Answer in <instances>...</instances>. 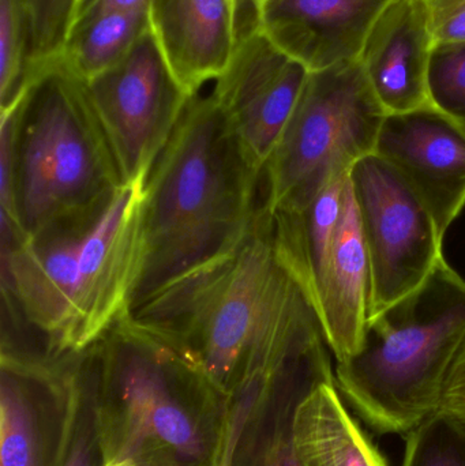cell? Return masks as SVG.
<instances>
[{
    "mask_svg": "<svg viewBox=\"0 0 465 466\" xmlns=\"http://www.w3.org/2000/svg\"><path fill=\"white\" fill-rule=\"evenodd\" d=\"M128 312L198 367L227 399L254 375L328 345L313 301L278 255L267 208L232 251L183 274Z\"/></svg>",
    "mask_w": 465,
    "mask_h": 466,
    "instance_id": "cell-1",
    "label": "cell"
},
{
    "mask_svg": "<svg viewBox=\"0 0 465 466\" xmlns=\"http://www.w3.org/2000/svg\"><path fill=\"white\" fill-rule=\"evenodd\" d=\"M144 186L2 247V347L48 356L82 352L130 311L141 259Z\"/></svg>",
    "mask_w": 465,
    "mask_h": 466,
    "instance_id": "cell-2",
    "label": "cell"
},
{
    "mask_svg": "<svg viewBox=\"0 0 465 466\" xmlns=\"http://www.w3.org/2000/svg\"><path fill=\"white\" fill-rule=\"evenodd\" d=\"M264 209L261 169L248 160L212 93L191 96L145 182L130 311L183 274L232 251Z\"/></svg>",
    "mask_w": 465,
    "mask_h": 466,
    "instance_id": "cell-3",
    "label": "cell"
},
{
    "mask_svg": "<svg viewBox=\"0 0 465 466\" xmlns=\"http://www.w3.org/2000/svg\"><path fill=\"white\" fill-rule=\"evenodd\" d=\"M85 356L103 466H217L227 397L182 353L125 312Z\"/></svg>",
    "mask_w": 465,
    "mask_h": 466,
    "instance_id": "cell-4",
    "label": "cell"
},
{
    "mask_svg": "<svg viewBox=\"0 0 465 466\" xmlns=\"http://www.w3.org/2000/svg\"><path fill=\"white\" fill-rule=\"evenodd\" d=\"M123 183L85 82L59 57L0 114L2 246L95 209Z\"/></svg>",
    "mask_w": 465,
    "mask_h": 466,
    "instance_id": "cell-5",
    "label": "cell"
},
{
    "mask_svg": "<svg viewBox=\"0 0 465 466\" xmlns=\"http://www.w3.org/2000/svg\"><path fill=\"white\" fill-rule=\"evenodd\" d=\"M464 344L465 279L442 257L418 289L369 319L336 386L377 434L407 435L442 410Z\"/></svg>",
    "mask_w": 465,
    "mask_h": 466,
    "instance_id": "cell-6",
    "label": "cell"
},
{
    "mask_svg": "<svg viewBox=\"0 0 465 466\" xmlns=\"http://www.w3.org/2000/svg\"><path fill=\"white\" fill-rule=\"evenodd\" d=\"M385 117L359 60L308 73L262 171L265 208L306 207L333 177L376 153Z\"/></svg>",
    "mask_w": 465,
    "mask_h": 466,
    "instance_id": "cell-7",
    "label": "cell"
},
{
    "mask_svg": "<svg viewBox=\"0 0 465 466\" xmlns=\"http://www.w3.org/2000/svg\"><path fill=\"white\" fill-rule=\"evenodd\" d=\"M349 179L370 258V319L428 279L444 240L411 186L376 153L358 161Z\"/></svg>",
    "mask_w": 465,
    "mask_h": 466,
    "instance_id": "cell-8",
    "label": "cell"
},
{
    "mask_svg": "<svg viewBox=\"0 0 465 466\" xmlns=\"http://www.w3.org/2000/svg\"><path fill=\"white\" fill-rule=\"evenodd\" d=\"M85 86L123 183L145 186L191 97L172 76L150 29L122 62Z\"/></svg>",
    "mask_w": 465,
    "mask_h": 466,
    "instance_id": "cell-9",
    "label": "cell"
},
{
    "mask_svg": "<svg viewBox=\"0 0 465 466\" xmlns=\"http://www.w3.org/2000/svg\"><path fill=\"white\" fill-rule=\"evenodd\" d=\"M328 345L251 377L227 399L217 466H303L295 448L298 408L319 385L336 382Z\"/></svg>",
    "mask_w": 465,
    "mask_h": 466,
    "instance_id": "cell-10",
    "label": "cell"
},
{
    "mask_svg": "<svg viewBox=\"0 0 465 466\" xmlns=\"http://www.w3.org/2000/svg\"><path fill=\"white\" fill-rule=\"evenodd\" d=\"M78 356L2 352L0 466H59L76 404Z\"/></svg>",
    "mask_w": 465,
    "mask_h": 466,
    "instance_id": "cell-11",
    "label": "cell"
},
{
    "mask_svg": "<svg viewBox=\"0 0 465 466\" xmlns=\"http://www.w3.org/2000/svg\"><path fill=\"white\" fill-rule=\"evenodd\" d=\"M308 71L261 30L237 44L213 97L234 128L248 160L264 171L297 106Z\"/></svg>",
    "mask_w": 465,
    "mask_h": 466,
    "instance_id": "cell-12",
    "label": "cell"
},
{
    "mask_svg": "<svg viewBox=\"0 0 465 466\" xmlns=\"http://www.w3.org/2000/svg\"><path fill=\"white\" fill-rule=\"evenodd\" d=\"M376 155L392 164L430 213L440 238L465 208V131L436 106L387 115Z\"/></svg>",
    "mask_w": 465,
    "mask_h": 466,
    "instance_id": "cell-13",
    "label": "cell"
},
{
    "mask_svg": "<svg viewBox=\"0 0 465 466\" xmlns=\"http://www.w3.org/2000/svg\"><path fill=\"white\" fill-rule=\"evenodd\" d=\"M389 0H264L259 30L308 73L358 60Z\"/></svg>",
    "mask_w": 465,
    "mask_h": 466,
    "instance_id": "cell-14",
    "label": "cell"
},
{
    "mask_svg": "<svg viewBox=\"0 0 465 466\" xmlns=\"http://www.w3.org/2000/svg\"><path fill=\"white\" fill-rule=\"evenodd\" d=\"M433 52L422 0H389L358 59L387 115L434 106L429 82Z\"/></svg>",
    "mask_w": 465,
    "mask_h": 466,
    "instance_id": "cell-15",
    "label": "cell"
},
{
    "mask_svg": "<svg viewBox=\"0 0 465 466\" xmlns=\"http://www.w3.org/2000/svg\"><path fill=\"white\" fill-rule=\"evenodd\" d=\"M150 32L188 96L223 74L237 48L228 0H152Z\"/></svg>",
    "mask_w": 465,
    "mask_h": 466,
    "instance_id": "cell-16",
    "label": "cell"
},
{
    "mask_svg": "<svg viewBox=\"0 0 465 466\" xmlns=\"http://www.w3.org/2000/svg\"><path fill=\"white\" fill-rule=\"evenodd\" d=\"M370 292V258L349 179L338 236L316 296L325 339L338 363L362 350Z\"/></svg>",
    "mask_w": 465,
    "mask_h": 466,
    "instance_id": "cell-17",
    "label": "cell"
},
{
    "mask_svg": "<svg viewBox=\"0 0 465 466\" xmlns=\"http://www.w3.org/2000/svg\"><path fill=\"white\" fill-rule=\"evenodd\" d=\"M294 437L303 466H389L347 410L336 382L322 383L306 397Z\"/></svg>",
    "mask_w": 465,
    "mask_h": 466,
    "instance_id": "cell-18",
    "label": "cell"
},
{
    "mask_svg": "<svg viewBox=\"0 0 465 466\" xmlns=\"http://www.w3.org/2000/svg\"><path fill=\"white\" fill-rule=\"evenodd\" d=\"M149 29V10L100 14L70 27L57 57L89 82L122 62Z\"/></svg>",
    "mask_w": 465,
    "mask_h": 466,
    "instance_id": "cell-19",
    "label": "cell"
},
{
    "mask_svg": "<svg viewBox=\"0 0 465 466\" xmlns=\"http://www.w3.org/2000/svg\"><path fill=\"white\" fill-rule=\"evenodd\" d=\"M30 37L26 0H0V114L15 106L29 86Z\"/></svg>",
    "mask_w": 465,
    "mask_h": 466,
    "instance_id": "cell-20",
    "label": "cell"
},
{
    "mask_svg": "<svg viewBox=\"0 0 465 466\" xmlns=\"http://www.w3.org/2000/svg\"><path fill=\"white\" fill-rule=\"evenodd\" d=\"M403 466H465V420L440 410L406 435Z\"/></svg>",
    "mask_w": 465,
    "mask_h": 466,
    "instance_id": "cell-21",
    "label": "cell"
},
{
    "mask_svg": "<svg viewBox=\"0 0 465 466\" xmlns=\"http://www.w3.org/2000/svg\"><path fill=\"white\" fill-rule=\"evenodd\" d=\"M59 466H103L96 431L92 374L85 350L78 356L76 404Z\"/></svg>",
    "mask_w": 465,
    "mask_h": 466,
    "instance_id": "cell-22",
    "label": "cell"
},
{
    "mask_svg": "<svg viewBox=\"0 0 465 466\" xmlns=\"http://www.w3.org/2000/svg\"><path fill=\"white\" fill-rule=\"evenodd\" d=\"M429 82L433 106L465 131V44L434 48Z\"/></svg>",
    "mask_w": 465,
    "mask_h": 466,
    "instance_id": "cell-23",
    "label": "cell"
},
{
    "mask_svg": "<svg viewBox=\"0 0 465 466\" xmlns=\"http://www.w3.org/2000/svg\"><path fill=\"white\" fill-rule=\"evenodd\" d=\"M30 15V73L62 51L73 18L74 0H26Z\"/></svg>",
    "mask_w": 465,
    "mask_h": 466,
    "instance_id": "cell-24",
    "label": "cell"
},
{
    "mask_svg": "<svg viewBox=\"0 0 465 466\" xmlns=\"http://www.w3.org/2000/svg\"><path fill=\"white\" fill-rule=\"evenodd\" d=\"M434 48L465 44V0H422Z\"/></svg>",
    "mask_w": 465,
    "mask_h": 466,
    "instance_id": "cell-25",
    "label": "cell"
},
{
    "mask_svg": "<svg viewBox=\"0 0 465 466\" xmlns=\"http://www.w3.org/2000/svg\"><path fill=\"white\" fill-rule=\"evenodd\" d=\"M150 2L152 0H74L70 27L85 19L112 11L149 10Z\"/></svg>",
    "mask_w": 465,
    "mask_h": 466,
    "instance_id": "cell-26",
    "label": "cell"
},
{
    "mask_svg": "<svg viewBox=\"0 0 465 466\" xmlns=\"http://www.w3.org/2000/svg\"><path fill=\"white\" fill-rule=\"evenodd\" d=\"M442 410L465 420V344L450 371Z\"/></svg>",
    "mask_w": 465,
    "mask_h": 466,
    "instance_id": "cell-27",
    "label": "cell"
},
{
    "mask_svg": "<svg viewBox=\"0 0 465 466\" xmlns=\"http://www.w3.org/2000/svg\"><path fill=\"white\" fill-rule=\"evenodd\" d=\"M234 13L238 43L259 30L261 2L259 0H228Z\"/></svg>",
    "mask_w": 465,
    "mask_h": 466,
    "instance_id": "cell-28",
    "label": "cell"
},
{
    "mask_svg": "<svg viewBox=\"0 0 465 466\" xmlns=\"http://www.w3.org/2000/svg\"><path fill=\"white\" fill-rule=\"evenodd\" d=\"M259 2H261V3H262V2H264V0H259Z\"/></svg>",
    "mask_w": 465,
    "mask_h": 466,
    "instance_id": "cell-29",
    "label": "cell"
}]
</instances>
